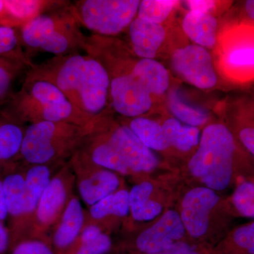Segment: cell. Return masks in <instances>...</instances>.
Here are the masks:
<instances>
[{
	"mask_svg": "<svg viewBox=\"0 0 254 254\" xmlns=\"http://www.w3.org/2000/svg\"><path fill=\"white\" fill-rule=\"evenodd\" d=\"M29 78L51 82L77 109L99 118L110 98V77L105 66L90 55L56 57L32 71Z\"/></svg>",
	"mask_w": 254,
	"mask_h": 254,
	"instance_id": "obj_1",
	"label": "cell"
},
{
	"mask_svg": "<svg viewBox=\"0 0 254 254\" xmlns=\"http://www.w3.org/2000/svg\"><path fill=\"white\" fill-rule=\"evenodd\" d=\"M93 121L86 126L53 122L31 124L23 133L19 153L33 165H47L73 155L91 131Z\"/></svg>",
	"mask_w": 254,
	"mask_h": 254,
	"instance_id": "obj_2",
	"label": "cell"
},
{
	"mask_svg": "<svg viewBox=\"0 0 254 254\" xmlns=\"http://www.w3.org/2000/svg\"><path fill=\"white\" fill-rule=\"evenodd\" d=\"M235 138L222 124L205 127L199 147L189 163L190 173L208 188L221 190L231 182L233 174Z\"/></svg>",
	"mask_w": 254,
	"mask_h": 254,
	"instance_id": "obj_3",
	"label": "cell"
},
{
	"mask_svg": "<svg viewBox=\"0 0 254 254\" xmlns=\"http://www.w3.org/2000/svg\"><path fill=\"white\" fill-rule=\"evenodd\" d=\"M14 105L20 118L31 124L53 122L86 126L95 120L77 109L53 83L38 78H28L14 98Z\"/></svg>",
	"mask_w": 254,
	"mask_h": 254,
	"instance_id": "obj_4",
	"label": "cell"
},
{
	"mask_svg": "<svg viewBox=\"0 0 254 254\" xmlns=\"http://www.w3.org/2000/svg\"><path fill=\"white\" fill-rule=\"evenodd\" d=\"M85 39L72 11L40 14L21 29V40L26 46L56 57L73 54L79 47L83 48Z\"/></svg>",
	"mask_w": 254,
	"mask_h": 254,
	"instance_id": "obj_5",
	"label": "cell"
},
{
	"mask_svg": "<svg viewBox=\"0 0 254 254\" xmlns=\"http://www.w3.org/2000/svg\"><path fill=\"white\" fill-rule=\"evenodd\" d=\"M138 0H84L72 10L76 20L100 36H115L136 17Z\"/></svg>",
	"mask_w": 254,
	"mask_h": 254,
	"instance_id": "obj_6",
	"label": "cell"
},
{
	"mask_svg": "<svg viewBox=\"0 0 254 254\" xmlns=\"http://www.w3.org/2000/svg\"><path fill=\"white\" fill-rule=\"evenodd\" d=\"M109 77L110 98L117 113L136 118L149 111L153 105L152 95L131 70L125 74Z\"/></svg>",
	"mask_w": 254,
	"mask_h": 254,
	"instance_id": "obj_7",
	"label": "cell"
},
{
	"mask_svg": "<svg viewBox=\"0 0 254 254\" xmlns=\"http://www.w3.org/2000/svg\"><path fill=\"white\" fill-rule=\"evenodd\" d=\"M172 64L177 73L197 88L208 89L216 84L211 55L203 47L193 44L179 48L174 53Z\"/></svg>",
	"mask_w": 254,
	"mask_h": 254,
	"instance_id": "obj_8",
	"label": "cell"
},
{
	"mask_svg": "<svg viewBox=\"0 0 254 254\" xmlns=\"http://www.w3.org/2000/svg\"><path fill=\"white\" fill-rule=\"evenodd\" d=\"M134 173H148L156 168L158 158L133 133L129 127H118L105 138Z\"/></svg>",
	"mask_w": 254,
	"mask_h": 254,
	"instance_id": "obj_9",
	"label": "cell"
},
{
	"mask_svg": "<svg viewBox=\"0 0 254 254\" xmlns=\"http://www.w3.org/2000/svg\"><path fill=\"white\" fill-rule=\"evenodd\" d=\"M218 200V195L208 187H198L187 193L182 202L180 218L190 236L197 238L205 235L209 215Z\"/></svg>",
	"mask_w": 254,
	"mask_h": 254,
	"instance_id": "obj_10",
	"label": "cell"
},
{
	"mask_svg": "<svg viewBox=\"0 0 254 254\" xmlns=\"http://www.w3.org/2000/svg\"><path fill=\"white\" fill-rule=\"evenodd\" d=\"M67 168L51 179L36 210L37 222L43 230L54 225L66 205L73 178Z\"/></svg>",
	"mask_w": 254,
	"mask_h": 254,
	"instance_id": "obj_11",
	"label": "cell"
},
{
	"mask_svg": "<svg viewBox=\"0 0 254 254\" xmlns=\"http://www.w3.org/2000/svg\"><path fill=\"white\" fill-rule=\"evenodd\" d=\"M185 232L180 215L173 210H169L153 226L138 236L137 247L145 254L162 252L170 248L175 241L182 238Z\"/></svg>",
	"mask_w": 254,
	"mask_h": 254,
	"instance_id": "obj_12",
	"label": "cell"
},
{
	"mask_svg": "<svg viewBox=\"0 0 254 254\" xmlns=\"http://www.w3.org/2000/svg\"><path fill=\"white\" fill-rule=\"evenodd\" d=\"M77 151V150H76ZM85 162L87 168L78 184V192L81 199L89 206L95 204L112 193L120 187V180L116 174L110 170L96 166L78 153Z\"/></svg>",
	"mask_w": 254,
	"mask_h": 254,
	"instance_id": "obj_13",
	"label": "cell"
},
{
	"mask_svg": "<svg viewBox=\"0 0 254 254\" xmlns=\"http://www.w3.org/2000/svg\"><path fill=\"white\" fill-rule=\"evenodd\" d=\"M128 28L135 54L141 59H154L165 38L162 24L136 17Z\"/></svg>",
	"mask_w": 254,
	"mask_h": 254,
	"instance_id": "obj_14",
	"label": "cell"
},
{
	"mask_svg": "<svg viewBox=\"0 0 254 254\" xmlns=\"http://www.w3.org/2000/svg\"><path fill=\"white\" fill-rule=\"evenodd\" d=\"M182 28L195 45L212 48L216 43L218 21L210 13L190 11L183 19Z\"/></svg>",
	"mask_w": 254,
	"mask_h": 254,
	"instance_id": "obj_15",
	"label": "cell"
},
{
	"mask_svg": "<svg viewBox=\"0 0 254 254\" xmlns=\"http://www.w3.org/2000/svg\"><path fill=\"white\" fill-rule=\"evenodd\" d=\"M84 213L81 202L71 197L64 210L60 225L54 235L55 245L58 248H65L73 243L83 230Z\"/></svg>",
	"mask_w": 254,
	"mask_h": 254,
	"instance_id": "obj_16",
	"label": "cell"
},
{
	"mask_svg": "<svg viewBox=\"0 0 254 254\" xmlns=\"http://www.w3.org/2000/svg\"><path fill=\"white\" fill-rule=\"evenodd\" d=\"M131 73L143 83L151 95H162L170 86L167 68L154 59H141L134 64Z\"/></svg>",
	"mask_w": 254,
	"mask_h": 254,
	"instance_id": "obj_17",
	"label": "cell"
},
{
	"mask_svg": "<svg viewBox=\"0 0 254 254\" xmlns=\"http://www.w3.org/2000/svg\"><path fill=\"white\" fill-rule=\"evenodd\" d=\"M47 165H33L25 174L24 216L34 213L45 190L51 181Z\"/></svg>",
	"mask_w": 254,
	"mask_h": 254,
	"instance_id": "obj_18",
	"label": "cell"
},
{
	"mask_svg": "<svg viewBox=\"0 0 254 254\" xmlns=\"http://www.w3.org/2000/svg\"><path fill=\"white\" fill-rule=\"evenodd\" d=\"M153 186L150 182H144L135 185L129 193V206L131 215L136 221H148L158 216L162 205L150 199Z\"/></svg>",
	"mask_w": 254,
	"mask_h": 254,
	"instance_id": "obj_19",
	"label": "cell"
},
{
	"mask_svg": "<svg viewBox=\"0 0 254 254\" xmlns=\"http://www.w3.org/2000/svg\"><path fill=\"white\" fill-rule=\"evenodd\" d=\"M128 127L150 150H163L170 146L163 126L153 120L143 117L133 118Z\"/></svg>",
	"mask_w": 254,
	"mask_h": 254,
	"instance_id": "obj_20",
	"label": "cell"
},
{
	"mask_svg": "<svg viewBox=\"0 0 254 254\" xmlns=\"http://www.w3.org/2000/svg\"><path fill=\"white\" fill-rule=\"evenodd\" d=\"M163 128L169 144L176 147L177 149L188 151L199 143L200 132L197 127L170 118L165 122Z\"/></svg>",
	"mask_w": 254,
	"mask_h": 254,
	"instance_id": "obj_21",
	"label": "cell"
},
{
	"mask_svg": "<svg viewBox=\"0 0 254 254\" xmlns=\"http://www.w3.org/2000/svg\"><path fill=\"white\" fill-rule=\"evenodd\" d=\"M3 185L10 216L14 219L24 216L25 175L9 173L3 179Z\"/></svg>",
	"mask_w": 254,
	"mask_h": 254,
	"instance_id": "obj_22",
	"label": "cell"
},
{
	"mask_svg": "<svg viewBox=\"0 0 254 254\" xmlns=\"http://www.w3.org/2000/svg\"><path fill=\"white\" fill-rule=\"evenodd\" d=\"M129 210V193L127 190H120L92 205L89 213L91 218L96 220L109 215L126 216Z\"/></svg>",
	"mask_w": 254,
	"mask_h": 254,
	"instance_id": "obj_23",
	"label": "cell"
},
{
	"mask_svg": "<svg viewBox=\"0 0 254 254\" xmlns=\"http://www.w3.org/2000/svg\"><path fill=\"white\" fill-rule=\"evenodd\" d=\"M227 67L241 74L254 73V40L241 41L229 48L225 54Z\"/></svg>",
	"mask_w": 254,
	"mask_h": 254,
	"instance_id": "obj_24",
	"label": "cell"
},
{
	"mask_svg": "<svg viewBox=\"0 0 254 254\" xmlns=\"http://www.w3.org/2000/svg\"><path fill=\"white\" fill-rule=\"evenodd\" d=\"M168 102L170 111L175 119L185 125L197 127L208 121V114L205 110L188 104L177 91L170 93Z\"/></svg>",
	"mask_w": 254,
	"mask_h": 254,
	"instance_id": "obj_25",
	"label": "cell"
},
{
	"mask_svg": "<svg viewBox=\"0 0 254 254\" xmlns=\"http://www.w3.org/2000/svg\"><path fill=\"white\" fill-rule=\"evenodd\" d=\"M50 1L33 0H9L4 1V13L15 21L25 23L43 14Z\"/></svg>",
	"mask_w": 254,
	"mask_h": 254,
	"instance_id": "obj_26",
	"label": "cell"
},
{
	"mask_svg": "<svg viewBox=\"0 0 254 254\" xmlns=\"http://www.w3.org/2000/svg\"><path fill=\"white\" fill-rule=\"evenodd\" d=\"M23 133L15 124L0 125V162L9 160L19 153Z\"/></svg>",
	"mask_w": 254,
	"mask_h": 254,
	"instance_id": "obj_27",
	"label": "cell"
},
{
	"mask_svg": "<svg viewBox=\"0 0 254 254\" xmlns=\"http://www.w3.org/2000/svg\"><path fill=\"white\" fill-rule=\"evenodd\" d=\"M177 2L173 0H143L138 6L136 17L161 24L171 14Z\"/></svg>",
	"mask_w": 254,
	"mask_h": 254,
	"instance_id": "obj_28",
	"label": "cell"
},
{
	"mask_svg": "<svg viewBox=\"0 0 254 254\" xmlns=\"http://www.w3.org/2000/svg\"><path fill=\"white\" fill-rule=\"evenodd\" d=\"M232 202L241 215L254 218V182L241 183L234 193Z\"/></svg>",
	"mask_w": 254,
	"mask_h": 254,
	"instance_id": "obj_29",
	"label": "cell"
},
{
	"mask_svg": "<svg viewBox=\"0 0 254 254\" xmlns=\"http://www.w3.org/2000/svg\"><path fill=\"white\" fill-rule=\"evenodd\" d=\"M19 39L16 30L6 25L0 26V58L25 61L19 53Z\"/></svg>",
	"mask_w": 254,
	"mask_h": 254,
	"instance_id": "obj_30",
	"label": "cell"
},
{
	"mask_svg": "<svg viewBox=\"0 0 254 254\" xmlns=\"http://www.w3.org/2000/svg\"><path fill=\"white\" fill-rule=\"evenodd\" d=\"M16 71L14 62L0 58V100L4 99L9 93Z\"/></svg>",
	"mask_w": 254,
	"mask_h": 254,
	"instance_id": "obj_31",
	"label": "cell"
},
{
	"mask_svg": "<svg viewBox=\"0 0 254 254\" xmlns=\"http://www.w3.org/2000/svg\"><path fill=\"white\" fill-rule=\"evenodd\" d=\"M235 245L249 254H254V222L237 228L233 234Z\"/></svg>",
	"mask_w": 254,
	"mask_h": 254,
	"instance_id": "obj_32",
	"label": "cell"
},
{
	"mask_svg": "<svg viewBox=\"0 0 254 254\" xmlns=\"http://www.w3.org/2000/svg\"><path fill=\"white\" fill-rule=\"evenodd\" d=\"M111 245L110 237L102 233L95 240L82 244L76 254H105L110 250Z\"/></svg>",
	"mask_w": 254,
	"mask_h": 254,
	"instance_id": "obj_33",
	"label": "cell"
},
{
	"mask_svg": "<svg viewBox=\"0 0 254 254\" xmlns=\"http://www.w3.org/2000/svg\"><path fill=\"white\" fill-rule=\"evenodd\" d=\"M12 254H53L44 243L38 241L21 242L15 247Z\"/></svg>",
	"mask_w": 254,
	"mask_h": 254,
	"instance_id": "obj_34",
	"label": "cell"
},
{
	"mask_svg": "<svg viewBox=\"0 0 254 254\" xmlns=\"http://www.w3.org/2000/svg\"><path fill=\"white\" fill-rule=\"evenodd\" d=\"M240 139L249 151L254 155V127H247L240 131Z\"/></svg>",
	"mask_w": 254,
	"mask_h": 254,
	"instance_id": "obj_35",
	"label": "cell"
},
{
	"mask_svg": "<svg viewBox=\"0 0 254 254\" xmlns=\"http://www.w3.org/2000/svg\"><path fill=\"white\" fill-rule=\"evenodd\" d=\"M190 11L201 13H209L215 6V1L210 0H190L187 1Z\"/></svg>",
	"mask_w": 254,
	"mask_h": 254,
	"instance_id": "obj_36",
	"label": "cell"
},
{
	"mask_svg": "<svg viewBox=\"0 0 254 254\" xmlns=\"http://www.w3.org/2000/svg\"><path fill=\"white\" fill-rule=\"evenodd\" d=\"M198 254L195 252L190 245L184 242H177L174 244L168 250L162 251L153 254Z\"/></svg>",
	"mask_w": 254,
	"mask_h": 254,
	"instance_id": "obj_37",
	"label": "cell"
},
{
	"mask_svg": "<svg viewBox=\"0 0 254 254\" xmlns=\"http://www.w3.org/2000/svg\"><path fill=\"white\" fill-rule=\"evenodd\" d=\"M102 232L100 227L96 225H89L82 230L81 235V245L87 243L98 238Z\"/></svg>",
	"mask_w": 254,
	"mask_h": 254,
	"instance_id": "obj_38",
	"label": "cell"
},
{
	"mask_svg": "<svg viewBox=\"0 0 254 254\" xmlns=\"http://www.w3.org/2000/svg\"><path fill=\"white\" fill-rule=\"evenodd\" d=\"M9 215L5 198L3 179L0 178V221L3 222Z\"/></svg>",
	"mask_w": 254,
	"mask_h": 254,
	"instance_id": "obj_39",
	"label": "cell"
},
{
	"mask_svg": "<svg viewBox=\"0 0 254 254\" xmlns=\"http://www.w3.org/2000/svg\"><path fill=\"white\" fill-rule=\"evenodd\" d=\"M245 10L248 17L254 21V0L245 1Z\"/></svg>",
	"mask_w": 254,
	"mask_h": 254,
	"instance_id": "obj_40",
	"label": "cell"
},
{
	"mask_svg": "<svg viewBox=\"0 0 254 254\" xmlns=\"http://www.w3.org/2000/svg\"><path fill=\"white\" fill-rule=\"evenodd\" d=\"M9 235L7 233L3 234L0 235V254H2L6 251L9 245Z\"/></svg>",
	"mask_w": 254,
	"mask_h": 254,
	"instance_id": "obj_41",
	"label": "cell"
},
{
	"mask_svg": "<svg viewBox=\"0 0 254 254\" xmlns=\"http://www.w3.org/2000/svg\"><path fill=\"white\" fill-rule=\"evenodd\" d=\"M6 232H7V230L5 228L4 225L2 224V222L0 221V235L6 233Z\"/></svg>",
	"mask_w": 254,
	"mask_h": 254,
	"instance_id": "obj_42",
	"label": "cell"
},
{
	"mask_svg": "<svg viewBox=\"0 0 254 254\" xmlns=\"http://www.w3.org/2000/svg\"><path fill=\"white\" fill-rule=\"evenodd\" d=\"M4 12V1L0 0V14Z\"/></svg>",
	"mask_w": 254,
	"mask_h": 254,
	"instance_id": "obj_43",
	"label": "cell"
}]
</instances>
